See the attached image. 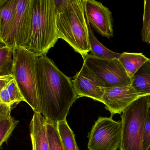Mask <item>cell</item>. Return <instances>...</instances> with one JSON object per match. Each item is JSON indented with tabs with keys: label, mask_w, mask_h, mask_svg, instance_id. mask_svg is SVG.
Returning <instances> with one entry per match:
<instances>
[{
	"label": "cell",
	"mask_w": 150,
	"mask_h": 150,
	"mask_svg": "<svg viewBox=\"0 0 150 150\" xmlns=\"http://www.w3.org/2000/svg\"><path fill=\"white\" fill-rule=\"evenodd\" d=\"M37 71L42 115L57 122L67 119L70 109L78 98L71 79L46 55L38 57Z\"/></svg>",
	"instance_id": "6da1fadb"
},
{
	"label": "cell",
	"mask_w": 150,
	"mask_h": 150,
	"mask_svg": "<svg viewBox=\"0 0 150 150\" xmlns=\"http://www.w3.org/2000/svg\"><path fill=\"white\" fill-rule=\"evenodd\" d=\"M54 0H33L31 23L25 48L38 57L46 55L59 39Z\"/></svg>",
	"instance_id": "7a4b0ae2"
},
{
	"label": "cell",
	"mask_w": 150,
	"mask_h": 150,
	"mask_svg": "<svg viewBox=\"0 0 150 150\" xmlns=\"http://www.w3.org/2000/svg\"><path fill=\"white\" fill-rule=\"evenodd\" d=\"M57 11L59 39L68 43L84 59L91 51L85 0H71L68 5Z\"/></svg>",
	"instance_id": "3957f363"
},
{
	"label": "cell",
	"mask_w": 150,
	"mask_h": 150,
	"mask_svg": "<svg viewBox=\"0 0 150 150\" xmlns=\"http://www.w3.org/2000/svg\"><path fill=\"white\" fill-rule=\"evenodd\" d=\"M38 56L22 47L13 48V75L27 103L34 112L42 114L38 87Z\"/></svg>",
	"instance_id": "277c9868"
},
{
	"label": "cell",
	"mask_w": 150,
	"mask_h": 150,
	"mask_svg": "<svg viewBox=\"0 0 150 150\" xmlns=\"http://www.w3.org/2000/svg\"><path fill=\"white\" fill-rule=\"evenodd\" d=\"M150 96L138 98L121 115L120 150H144L145 122L150 103Z\"/></svg>",
	"instance_id": "5b68a950"
},
{
	"label": "cell",
	"mask_w": 150,
	"mask_h": 150,
	"mask_svg": "<svg viewBox=\"0 0 150 150\" xmlns=\"http://www.w3.org/2000/svg\"><path fill=\"white\" fill-rule=\"evenodd\" d=\"M83 59V64L106 88L131 85V78L118 59H102L91 54Z\"/></svg>",
	"instance_id": "8992f818"
},
{
	"label": "cell",
	"mask_w": 150,
	"mask_h": 150,
	"mask_svg": "<svg viewBox=\"0 0 150 150\" xmlns=\"http://www.w3.org/2000/svg\"><path fill=\"white\" fill-rule=\"evenodd\" d=\"M122 122L112 117H100L88 134L89 150H117L120 148Z\"/></svg>",
	"instance_id": "52a82bcc"
},
{
	"label": "cell",
	"mask_w": 150,
	"mask_h": 150,
	"mask_svg": "<svg viewBox=\"0 0 150 150\" xmlns=\"http://www.w3.org/2000/svg\"><path fill=\"white\" fill-rule=\"evenodd\" d=\"M33 0H18L16 15L8 35L1 42L11 48H25L31 23Z\"/></svg>",
	"instance_id": "ba28073f"
},
{
	"label": "cell",
	"mask_w": 150,
	"mask_h": 150,
	"mask_svg": "<svg viewBox=\"0 0 150 150\" xmlns=\"http://www.w3.org/2000/svg\"><path fill=\"white\" fill-rule=\"evenodd\" d=\"M140 97L131 85L106 88L101 102L112 117L115 114L122 115L127 107Z\"/></svg>",
	"instance_id": "9c48e42d"
},
{
	"label": "cell",
	"mask_w": 150,
	"mask_h": 150,
	"mask_svg": "<svg viewBox=\"0 0 150 150\" xmlns=\"http://www.w3.org/2000/svg\"><path fill=\"white\" fill-rule=\"evenodd\" d=\"M85 12L90 25L103 36H113L112 14L108 8L95 0H85Z\"/></svg>",
	"instance_id": "30bf717a"
},
{
	"label": "cell",
	"mask_w": 150,
	"mask_h": 150,
	"mask_svg": "<svg viewBox=\"0 0 150 150\" xmlns=\"http://www.w3.org/2000/svg\"><path fill=\"white\" fill-rule=\"evenodd\" d=\"M74 78L73 84L78 98L89 97L94 100L101 102L106 87L84 64Z\"/></svg>",
	"instance_id": "8fae6325"
},
{
	"label": "cell",
	"mask_w": 150,
	"mask_h": 150,
	"mask_svg": "<svg viewBox=\"0 0 150 150\" xmlns=\"http://www.w3.org/2000/svg\"><path fill=\"white\" fill-rule=\"evenodd\" d=\"M32 150H50L46 119L41 113L34 112L30 124Z\"/></svg>",
	"instance_id": "7c38bea8"
},
{
	"label": "cell",
	"mask_w": 150,
	"mask_h": 150,
	"mask_svg": "<svg viewBox=\"0 0 150 150\" xmlns=\"http://www.w3.org/2000/svg\"><path fill=\"white\" fill-rule=\"evenodd\" d=\"M18 0H0V42L8 35L16 15Z\"/></svg>",
	"instance_id": "4fadbf2b"
},
{
	"label": "cell",
	"mask_w": 150,
	"mask_h": 150,
	"mask_svg": "<svg viewBox=\"0 0 150 150\" xmlns=\"http://www.w3.org/2000/svg\"><path fill=\"white\" fill-rule=\"evenodd\" d=\"M12 106L0 103V146L7 142L19 121L11 115Z\"/></svg>",
	"instance_id": "5bb4252c"
},
{
	"label": "cell",
	"mask_w": 150,
	"mask_h": 150,
	"mask_svg": "<svg viewBox=\"0 0 150 150\" xmlns=\"http://www.w3.org/2000/svg\"><path fill=\"white\" fill-rule=\"evenodd\" d=\"M131 86L140 96H150V59L131 78Z\"/></svg>",
	"instance_id": "9a60e30c"
},
{
	"label": "cell",
	"mask_w": 150,
	"mask_h": 150,
	"mask_svg": "<svg viewBox=\"0 0 150 150\" xmlns=\"http://www.w3.org/2000/svg\"><path fill=\"white\" fill-rule=\"evenodd\" d=\"M88 39L91 47L90 54L94 57L102 59H119L122 53H117L109 50L103 45L96 38L91 29V25L88 21Z\"/></svg>",
	"instance_id": "2e32d148"
},
{
	"label": "cell",
	"mask_w": 150,
	"mask_h": 150,
	"mask_svg": "<svg viewBox=\"0 0 150 150\" xmlns=\"http://www.w3.org/2000/svg\"><path fill=\"white\" fill-rule=\"evenodd\" d=\"M148 59L142 53L124 52L118 60L131 78Z\"/></svg>",
	"instance_id": "e0dca14e"
},
{
	"label": "cell",
	"mask_w": 150,
	"mask_h": 150,
	"mask_svg": "<svg viewBox=\"0 0 150 150\" xmlns=\"http://www.w3.org/2000/svg\"><path fill=\"white\" fill-rule=\"evenodd\" d=\"M59 137L65 150H79L75 136L67 123V119L57 122Z\"/></svg>",
	"instance_id": "ac0fdd59"
},
{
	"label": "cell",
	"mask_w": 150,
	"mask_h": 150,
	"mask_svg": "<svg viewBox=\"0 0 150 150\" xmlns=\"http://www.w3.org/2000/svg\"><path fill=\"white\" fill-rule=\"evenodd\" d=\"M13 48L5 44L0 48V76L13 75Z\"/></svg>",
	"instance_id": "d6986e66"
},
{
	"label": "cell",
	"mask_w": 150,
	"mask_h": 150,
	"mask_svg": "<svg viewBox=\"0 0 150 150\" xmlns=\"http://www.w3.org/2000/svg\"><path fill=\"white\" fill-rule=\"evenodd\" d=\"M46 128L50 150H65L59 134L57 122L46 119Z\"/></svg>",
	"instance_id": "ffe728a7"
},
{
	"label": "cell",
	"mask_w": 150,
	"mask_h": 150,
	"mask_svg": "<svg viewBox=\"0 0 150 150\" xmlns=\"http://www.w3.org/2000/svg\"><path fill=\"white\" fill-rule=\"evenodd\" d=\"M142 40L147 44L150 43V0L144 1L143 27L141 31Z\"/></svg>",
	"instance_id": "44dd1931"
},
{
	"label": "cell",
	"mask_w": 150,
	"mask_h": 150,
	"mask_svg": "<svg viewBox=\"0 0 150 150\" xmlns=\"http://www.w3.org/2000/svg\"><path fill=\"white\" fill-rule=\"evenodd\" d=\"M8 91L10 96L12 108L14 105H16L21 102H25V100L23 96L15 79L8 86Z\"/></svg>",
	"instance_id": "7402d4cb"
},
{
	"label": "cell",
	"mask_w": 150,
	"mask_h": 150,
	"mask_svg": "<svg viewBox=\"0 0 150 150\" xmlns=\"http://www.w3.org/2000/svg\"><path fill=\"white\" fill-rule=\"evenodd\" d=\"M150 148V103L148 106L145 122L144 138V150Z\"/></svg>",
	"instance_id": "603a6c76"
},
{
	"label": "cell",
	"mask_w": 150,
	"mask_h": 150,
	"mask_svg": "<svg viewBox=\"0 0 150 150\" xmlns=\"http://www.w3.org/2000/svg\"><path fill=\"white\" fill-rule=\"evenodd\" d=\"M0 103L12 106L10 96L7 88L0 90Z\"/></svg>",
	"instance_id": "cb8c5ba5"
},
{
	"label": "cell",
	"mask_w": 150,
	"mask_h": 150,
	"mask_svg": "<svg viewBox=\"0 0 150 150\" xmlns=\"http://www.w3.org/2000/svg\"><path fill=\"white\" fill-rule=\"evenodd\" d=\"M14 79L13 75H8L0 76V90L7 87L9 83Z\"/></svg>",
	"instance_id": "d4e9b609"
},
{
	"label": "cell",
	"mask_w": 150,
	"mask_h": 150,
	"mask_svg": "<svg viewBox=\"0 0 150 150\" xmlns=\"http://www.w3.org/2000/svg\"><path fill=\"white\" fill-rule=\"evenodd\" d=\"M149 150H150V149H149Z\"/></svg>",
	"instance_id": "484cf974"
}]
</instances>
